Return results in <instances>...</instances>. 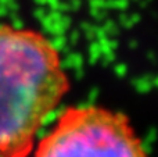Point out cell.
Returning <instances> with one entry per match:
<instances>
[{
	"instance_id": "obj_1",
	"label": "cell",
	"mask_w": 158,
	"mask_h": 157,
	"mask_svg": "<svg viewBox=\"0 0 158 157\" xmlns=\"http://www.w3.org/2000/svg\"><path fill=\"white\" fill-rule=\"evenodd\" d=\"M68 91V75L49 38L0 25V157L29 156L39 129Z\"/></svg>"
},
{
	"instance_id": "obj_2",
	"label": "cell",
	"mask_w": 158,
	"mask_h": 157,
	"mask_svg": "<svg viewBox=\"0 0 158 157\" xmlns=\"http://www.w3.org/2000/svg\"><path fill=\"white\" fill-rule=\"evenodd\" d=\"M32 153V157H147L125 114L94 104L65 108Z\"/></svg>"
}]
</instances>
